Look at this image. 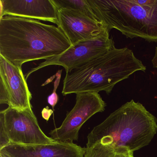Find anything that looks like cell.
<instances>
[{"mask_svg":"<svg viewBox=\"0 0 157 157\" xmlns=\"http://www.w3.org/2000/svg\"><path fill=\"white\" fill-rule=\"evenodd\" d=\"M71 46L58 26L10 15L0 18V55L21 68L26 62L58 56Z\"/></svg>","mask_w":157,"mask_h":157,"instance_id":"cell-1","label":"cell"},{"mask_svg":"<svg viewBox=\"0 0 157 157\" xmlns=\"http://www.w3.org/2000/svg\"><path fill=\"white\" fill-rule=\"evenodd\" d=\"M146 67L128 48L114 46L108 52L77 68L66 72L62 94L105 92L109 94L115 85Z\"/></svg>","mask_w":157,"mask_h":157,"instance_id":"cell-2","label":"cell"},{"mask_svg":"<svg viewBox=\"0 0 157 157\" xmlns=\"http://www.w3.org/2000/svg\"><path fill=\"white\" fill-rule=\"evenodd\" d=\"M157 132V118L132 100L94 128L87 136L86 147L101 142L134 152L148 145Z\"/></svg>","mask_w":157,"mask_h":157,"instance_id":"cell-3","label":"cell"},{"mask_svg":"<svg viewBox=\"0 0 157 157\" xmlns=\"http://www.w3.org/2000/svg\"><path fill=\"white\" fill-rule=\"evenodd\" d=\"M95 17L108 32L115 29L128 38L157 42V0L140 5L136 0H87Z\"/></svg>","mask_w":157,"mask_h":157,"instance_id":"cell-4","label":"cell"},{"mask_svg":"<svg viewBox=\"0 0 157 157\" xmlns=\"http://www.w3.org/2000/svg\"><path fill=\"white\" fill-rule=\"evenodd\" d=\"M0 119L4 123L10 144L45 145L55 141L43 132L32 108L9 106L1 111Z\"/></svg>","mask_w":157,"mask_h":157,"instance_id":"cell-5","label":"cell"},{"mask_svg":"<svg viewBox=\"0 0 157 157\" xmlns=\"http://www.w3.org/2000/svg\"><path fill=\"white\" fill-rule=\"evenodd\" d=\"M114 46V42L110 38L109 32L105 31L94 38L71 45L62 54L48 59L36 67L31 69L25 75V78L27 80L33 72L51 65L62 66L66 72H69L105 54Z\"/></svg>","mask_w":157,"mask_h":157,"instance_id":"cell-6","label":"cell"},{"mask_svg":"<svg viewBox=\"0 0 157 157\" xmlns=\"http://www.w3.org/2000/svg\"><path fill=\"white\" fill-rule=\"evenodd\" d=\"M105 106L106 103L99 93L77 94L74 107L67 112L60 126L49 132L50 137L63 142L77 141L83 124L95 114L104 112Z\"/></svg>","mask_w":157,"mask_h":157,"instance_id":"cell-7","label":"cell"},{"mask_svg":"<svg viewBox=\"0 0 157 157\" xmlns=\"http://www.w3.org/2000/svg\"><path fill=\"white\" fill-rule=\"evenodd\" d=\"M58 27L71 45L92 39L105 31L103 24L81 13L67 9H58Z\"/></svg>","mask_w":157,"mask_h":157,"instance_id":"cell-8","label":"cell"},{"mask_svg":"<svg viewBox=\"0 0 157 157\" xmlns=\"http://www.w3.org/2000/svg\"><path fill=\"white\" fill-rule=\"evenodd\" d=\"M0 84L4 86L9 95V106L22 110L32 109V94L22 68L14 66L1 55Z\"/></svg>","mask_w":157,"mask_h":157,"instance_id":"cell-9","label":"cell"},{"mask_svg":"<svg viewBox=\"0 0 157 157\" xmlns=\"http://www.w3.org/2000/svg\"><path fill=\"white\" fill-rule=\"evenodd\" d=\"M86 147L73 142L55 140L45 145L10 144L0 150L9 157H84Z\"/></svg>","mask_w":157,"mask_h":157,"instance_id":"cell-10","label":"cell"},{"mask_svg":"<svg viewBox=\"0 0 157 157\" xmlns=\"http://www.w3.org/2000/svg\"><path fill=\"white\" fill-rule=\"evenodd\" d=\"M0 18L5 15L41 20L59 25L58 9L52 0H0Z\"/></svg>","mask_w":157,"mask_h":157,"instance_id":"cell-11","label":"cell"},{"mask_svg":"<svg viewBox=\"0 0 157 157\" xmlns=\"http://www.w3.org/2000/svg\"><path fill=\"white\" fill-rule=\"evenodd\" d=\"M58 9L76 11L92 18L97 20L87 0H52Z\"/></svg>","mask_w":157,"mask_h":157,"instance_id":"cell-12","label":"cell"},{"mask_svg":"<svg viewBox=\"0 0 157 157\" xmlns=\"http://www.w3.org/2000/svg\"><path fill=\"white\" fill-rule=\"evenodd\" d=\"M129 151L124 150H116L110 145L97 142L89 147H86L84 157H116L119 153Z\"/></svg>","mask_w":157,"mask_h":157,"instance_id":"cell-13","label":"cell"},{"mask_svg":"<svg viewBox=\"0 0 157 157\" xmlns=\"http://www.w3.org/2000/svg\"><path fill=\"white\" fill-rule=\"evenodd\" d=\"M62 70H59L56 74V79L54 82V89L53 93L48 97V102L52 106L53 111L55 110V107L59 101V97L56 93V90L59 85L61 78Z\"/></svg>","mask_w":157,"mask_h":157,"instance_id":"cell-14","label":"cell"},{"mask_svg":"<svg viewBox=\"0 0 157 157\" xmlns=\"http://www.w3.org/2000/svg\"><path fill=\"white\" fill-rule=\"evenodd\" d=\"M53 113H54V111L53 110L49 109L48 106H46L42 110V117L44 119L46 120L47 121H48Z\"/></svg>","mask_w":157,"mask_h":157,"instance_id":"cell-15","label":"cell"},{"mask_svg":"<svg viewBox=\"0 0 157 157\" xmlns=\"http://www.w3.org/2000/svg\"><path fill=\"white\" fill-rule=\"evenodd\" d=\"M151 63L153 67L157 69V47L155 48V55L151 60Z\"/></svg>","mask_w":157,"mask_h":157,"instance_id":"cell-16","label":"cell"},{"mask_svg":"<svg viewBox=\"0 0 157 157\" xmlns=\"http://www.w3.org/2000/svg\"><path fill=\"white\" fill-rule=\"evenodd\" d=\"M0 157H4L3 155H2V154H0Z\"/></svg>","mask_w":157,"mask_h":157,"instance_id":"cell-17","label":"cell"},{"mask_svg":"<svg viewBox=\"0 0 157 157\" xmlns=\"http://www.w3.org/2000/svg\"><path fill=\"white\" fill-rule=\"evenodd\" d=\"M0 154H2V155H3V156H4V157H8V156H5V155H3V154H1V153H0Z\"/></svg>","mask_w":157,"mask_h":157,"instance_id":"cell-18","label":"cell"}]
</instances>
